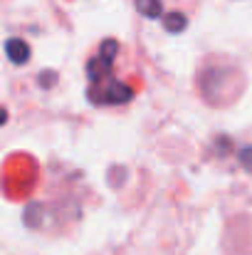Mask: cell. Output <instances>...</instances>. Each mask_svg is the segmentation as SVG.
Masks as SVG:
<instances>
[{
	"instance_id": "6da1fadb",
	"label": "cell",
	"mask_w": 252,
	"mask_h": 255,
	"mask_svg": "<svg viewBox=\"0 0 252 255\" xmlns=\"http://www.w3.org/2000/svg\"><path fill=\"white\" fill-rule=\"evenodd\" d=\"M134 99V89L116 80L114 75L111 77H104L99 82H91L89 87V102L91 104H99V107H106V104H126Z\"/></svg>"
},
{
	"instance_id": "7a4b0ae2",
	"label": "cell",
	"mask_w": 252,
	"mask_h": 255,
	"mask_svg": "<svg viewBox=\"0 0 252 255\" xmlns=\"http://www.w3.org/2000/svg\"><path fill=\"white\" fill-rule=\"evenodd\" d=\"M116 52H119V42L116 40H104L99 45V52L89 60L86 65V75H89V82H99L104 77H111L114 72V62H116Z\"/></svg>"
},
{
	"instance_id": "3957f363",
	"label": "cell",
	"mask_w": 252,
	"mask_h": 255,
	"mask_svg": "<svg viewBox=\"0 0 252 255\" xmlns=\"http://www.w3.org/2000/svg\"><path fill=\"white\" fill-rule=\"evenodd\" d=\"M5 52H7L10 62H15V65H25L30 60V45L20 37H10L5 42Z\"/></svg>"
},
{
	"instance_id": "277c9868",
	"label": "cell",
	"mask_w": 252,
	"mask_h": 255,
	"mask_svg": "<svg viewBox=\"0 0 252 255\" xmlns=\"http://www.w3.org/2000/svg\"><path fill=\"white\" fill-rule=\"evenodd\" d=\"M134 5H136V10H139L144 17H149V20L164 17V5H161V0H134Z\"/></svg>"
},
{
	"instance_id": "5b68a950",
	"label": "cell",
	"mask_w": 252,
	"mask_h": 255,
	"mask_svg": "<svg viewBox=\"0 0 252 255\" xmlns=\"http://www.w3.org/2000/svg\"><path fill=\"white\" fill-rule=\"evenodd\" d=\"M164 27L168 32H183L188 27V17L183 12H168L164 15Z\"/></svg>"
},
{
	"instance_id": "8992f818",
	"label": "cell",
	"mask_w": 252,
	"mask_h": 255,
	"mask_svg": "<svg viewBox=\"0 0 252 255\" xmlns=\"http://www.w3.org/2000/svg\"><path fill=\"white\" fill-rule=\"evenodd\" d=\"M240 161L252 171V149H243V154H240Z\"/></svg>"
},
{
	"instance_id": "52a82bcc",
	"label": "cell",
	"mask_w": 252,
	"mask_h": 255,
	"mask_svg": "<svg viewBox=\"0 0 252 255\" xmlns=\"http://www.w3.org/2000/svg\"><path fill=\"white\" fill-rule=\"evenodd\" d=\"M55 80H57V77H55V72H50V77H42L40 82H42V87H52L55 85Z\"/></svg>"
},
{
	"instance_id": "ba28073f",
	"label": "cell",
	"mask_w": 252,
	"mask_h": 255,
	"mask_svg": "<svg viewBox=\"0 0 252 255\" xmlns=\"http://www.w3.org/2000/svg\"><path fill=\"white\" fill-rule=\"evenodd\" d=\"M5 122H7V112H5V109H2V107H0V127H2V124H5Z\"/></svg>"
}]
</instances>
